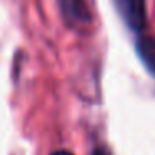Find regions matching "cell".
I'll list each match as a JSON object with an SVG mask.
<instances>
[{
	"label": "cell",
	"instance_id": "obj_5",
	"mask_svg": "<svg viewBox=\"0 0 155 155\" xmlns=\"http://www.w3.org/2000/svg\"><path fill=\"white\" fill-rule=\"evenodd\" d=\"M52 155H74V153H70L68 150H57V152H54Z\"/></svg>",
	"mask_w": 155,
	"mask_h": 155
},
{
	"label": "cell",
	"instance_id": "obj_3",
	"mask_svg": "<svg viewBox=\"0 0 155 155\" xmlns=\"http://www.w3.org/2000/svg\"><path fill=\"white\" fill-rule=\"evenodd\" d=\"M137 54L142 64L155 77V40L150 37H142L137 40Z\"/></svg>",
	"mask_w": 155,
	"mask_h": 155
},
{
	"label": "cell",
	"instance_id": "obj_4",
	"mask_svg": "<svg viewBox=\"0 0 155 155\" xmlns=\"http://www.w3.org/2000/svg\"><path fill=\"white\" fill-rule=\"evenodd\" d=\"M92 155H110V152H108L107 148H104V147H97L94 152H92Z\"/></svg>",
	"mask_w": 155,
	"mask_h": 155
},
{
	"label": "cell",
	"instance_id": "obj_2",
	"mask_svg": "<svg viewBox=\"0 0 155 155\" xmlns=\"http://www.w3.org/2000/svg\"><path fill=\"white\" fill-rule=\"evenodd\" d=\"M58 7L64 20L72 27L90 24V10L85 0H58Z\"/></svg>",
	"mask_w": 155,
	"mask_h": 155
},
{
	"label": "cell",
	"instance_id": "obj_1",
	"mask_svg": "<svg viewBox=\"0 0 155 155\" xmlns=\"http://www.w3.org/2000/svg\"><path fill=\"white\" fill-rule=\"evenodd\" d=\"M118 15L132 30L140 32L147 22V5L145 0H114Z\"/></svg>",
	"mask_w": 155,
	"mask_h": 155
}]
</instances>
